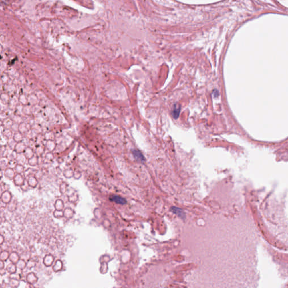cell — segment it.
<instances>
[{
    "label": "cell",
    "instance_id": "cell-1",
    "mask_svg": "<svg viewBox=\"0 0 288 288\" xmlns=\"http://www.w3.org/2000/svg\"><path fill=\"white\" fill-rule=\"evenodd\" d=\"M170 210L173 213H174L175 214L178 216L179 217H180L181 219H186V214H185V212L181 208H177L176 206H172L170 208Z\"/></svg>",
    "mask_w": 288,
    "mask_h": 288
},
{
    "label": "cell",
    "instance_id": "cell-2",
    "mask_svg": "<svg viewBox=\"0 0 288 288\" xmlns=\"http://www.w3.org/2000/svg\"><path fill=\"white\" fill-rule=\"evenodd\" d=\"M109 199L111 201L119 204L124 205L127 203V200L124 198H122L118 195H112L111 196H110Z\"/></svg>",
    "mask_w": 288,
    "mask_h": 288
},
{
    "label": "cell",
    "instance_id": "cell-3",
    "mask_svg": "<svg viewBox=\"0 0 288 288\" xmlns=\"http://www.w3.org/2000/svg\"><path fill=\"white\" fill-rule=\"evenodd\" d=\"M132 153L135 156V158H136V160L140 161V162H143L145 160V158L144 156H143V155L142 154V153H141L139 150H134L133 152H132Z\"/></svg>",
    "mask_w": 288,
    "mask_h": 288
},
{
    "label": "cell",
    "instance_id": "cell-4",
    "mask_svg": "<svg viewBox=\"0 0 288 288\" xmlns=\"http://www.w3.org/2000/svg\"><path fill=\"white\" fill-rule=\"evenodd\" d=\"M180 112V107H179V106L177 107L176 106H175L173 110V112H172L173 117L175 119L177 118L179 116Z\"/></svg>",
    "mask_w": 288,
    "mask_h": 288
}]
</instances>
